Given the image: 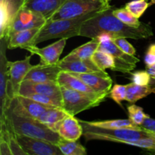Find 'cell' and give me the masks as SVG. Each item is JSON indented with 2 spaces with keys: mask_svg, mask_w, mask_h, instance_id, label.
<instances>
[{
  "mask_svg": "<svg viewBox=\"0 0 155 155\" xmlns=\"http://www.w3.org/2000/svg\"><path fill=\"white\" fill-rule=\"evenodd\" d=\"M89 124L96 127H103V128L118 129V128H139V126L132 122L131 120L129 119H120V120H104V121H87Z\"/></svg>",
  "mask_w": 155,
  "mask_h": 155,
  "instance_id": "cell-26",
  "label": "cell"
},
{
  "mask_svg": "<svg viewBox=\"0 0 155 155\" xmlns=\"http://www.w3.org/2000/svg\"><path fill=\"white\" fill-rule=\"evenodd\" d=\"M61 71L58 64L45 65L39 63L30 69L24 80L35 83H57L58 77Z\"/></svg>",
  "mask_w": 155,
  "mask_h": 155,
  "instance_id": "cell-15",
  "label": "cell"
},
{
  "mask_svg": "<svg viewBox=\"0 0 155 155\" xmlns=\"http://www.w3.org/2000/svg\"><path fill=\"white\" fill-rule=\"evenodd\" d=\"M70 116L69 114L61 107H49L39 118V120L49 127L53 131L57 132L62 121Z\"/></svg>",
  "mask_w": 155,
  "mask_h": 155,
  "instance_id": "cell-22",
  "label": "cell"
},
{
  "mask_svg": "<svg viewBox=\"0 0 155 155\" xmlns=\"http://www.w3.org/2000/svg\"><path fill=\"white\" fill-rule=\"evenodd\" d=\"M140 127L155 136V119L150 117L149 115L145 118V120Z\"/></svg>",
  "mask_w": 155,
  "mask_h": 155,
  "instance_id": "cell-38",
  "label": "cell"
},
{
  "mask_svg": "<svg viewBox=\"0 0 155 155\" xmlns=\"http://www.w3.org/2000/svg\"><path fill=\"white\" fill-rule=\"evenodd\" d=\"M8 39H0V124L6 120L5 113L12 100L8 96V61L6 57Z\"/></svg>",
  "mask_w": 155,
  "mask_h": 155,
  "instance_id": "cell-8",
  "label": "cell"
},
{
  "mask_svg": "<svg viewBox=\"0 0 155 155\" xmlns=\"http://www.w3.org/2000/svg\"><path fill=\"white\" fill-rule=\"evenodd\" d=\"M30 93L47 95L62 101L61 89L58 83H35L24 80L20 86L18 95H25Z\"/></svg>",
  "mask_w": 155,
  "mask_h": 155,
  "instance_id": "cell-14",
  "label": "cell"
},
{
  "mask_svg": "<svg viewBox=\"0 0 155 155\" xmlns=\"http://www.w3.org/2000/svg\"><path fill=\"white\" fill-rule=\"evenodd\" d=\"M98 38L100 40L98 50L105 51L114 56L115 59V67L112 71H120L124 74L130 73L135 69L139 59L135 55H130L123 51L113 41L110 36L101 35Z\"/></svg>",
  "mask_w": 155,
  "mask_h": 155,
  "instance_id": "cell-7",
  "label": "cell"
},
{
  "mask_svg": "<svg viewBox=\"0 0 155 155\" xmlns=\"http://www.w3.org/2000/svg\"><path fill=\"white\" fill-rule=\"evenodd\" d=\"M79 121L83 127V136L86 142L91 140L109 141L127 145L130 142L154 136L141 127L139 128H103L91 125L87 121L81 120Z\"/></svg>",
  "mask_w": 155,
  "mask_h": 155,
  "instance_id": "cell-3",
  "label": "cell"
},
{
  "mask_svg": "<svg viewBox=\"0 0 155 155\" xmlns=\"http://www.w3.org/2000/svg\"><path fill=\"white\" fill-rule=\"evenodd\" d=\"M146 71L149 73L150 75H151L153 78L155 79V64L152 65V66L147 67Z\"/></svg>",
  "mask_w": 155,
  "mask_h": 155,
  "instance_id": "cell-39",
  "label": "cell"
},
{
  "mask_svg": "<svg viewBox=\"0 0 155 155\" xmlns=\"http://www.w3.org/2000/svg\"><path fill=\"white\" fill-rule=\"evenodd\" d=\"M33 54L26 56L25 58L16 61H8V96L11 100L18 95L20 86L24 78L34 65L30 63Z\"/></svg>",
  "mask_w": 155,
  "mask_h": 155,
  "instance_id": "cell-9",
  "label": "cell"
},
{
  "mask_svg": "<svg viewBox=\"0 0 155 155\" xmlns=\"http://www.w3.org/2000/svg\"><path fill=\"white\" fill-rule=\"evenodd\" d=\"M3 1H5V0H0V2H3Z\"/></svg>",
  "mask_w": 155,
  "mask_h": 155,
  "instance_id": "cell-41",
  "label": "cell"
},
{
  "mask_svg": "<svg viewBox=\"0 0 155 155\" xmlns=\"http://www.w3.org/2000/svg\"><path fill=\"white\" fill-rule=\"evenodd\" d=\"M151 93H155V79L148 85L140 86L134 83L127 84V98L126 101L134 104L139 100L145 98Z\"/></svg>",
  "mask_w": 155,
  "mask_h": 155,
  "instance_id": "cell-23",
  "label": "cell"
},
{
  "mask_svg": "<svg viewBox=\"0 0 155 155\" xmlns=\"http://www.w3.org/2000/svg\"><path fill=\"white\" fill-rule=\"evenodd\" d=\"M3 2H5L11 16L13 20L18 11L24 6L25 0H5Z\"/></svg>",
  "mask_w": 155,
  "mask_h": 155,
  "instance_id": "cell-36",
  "label": "cell"
},
{
  "mask_svg": "<svg viewBox=\"0 0 155 155\" xmlns=\"http://www.w3.org/2000/svg\"><path fill=\"white\" fill-rule=\"evenodd\" d=\"M5 117L7 123L17 134L40 139L52 142L55 145L60 141V135L39 120L18 115L9 108L6 110Z\"/></svg>",
  "mask_w": 155,
  "mask_h": 155,
  "instance_id": "cell-4",
  "label": "cell"
},
{
  "mask_svg": "<svg viewBox=\"0 0 155 155\" xmlns=\"http://www.w3.org/2000/svg\"><path fill=\"white\" fill-rule=\"evenodd\" d=\"M108 97L122 107V101L127 98V85L115 84L111 88Z\"/></svg>",
  "mask_w": 155,
  "mask_h": 155,
  "instance_id": "cell-32",
  "label": "cell"
},
{
  "mask_svg": "<svg viewBox=\"0 0 155 155\" xmlns=\"http://www.w3.org/2000/svg\"><path fill=\"white\" fill-rule=\"evenodd\" d=\"M57 83L60 86L68 88V89H74V90L78 91V92H83V93L88 94V95H92V96L98 97V98L105 99L107 95L99 94L95 92L93 89L88 86L86 83L82 81L80 79L77 77L76 76L73 75L71 73L67 71H61L58 77Z\"/></svg>",
  "mask_w": 155,
  "mask_h": 155,
  "instance_id": "cell-17",
  "label": "cell"
},
{
  "mask_svg": "<svg viewBox=\"0 0 155 155\" xmlns=\"http://www.w3.org/2000/svg\"><path fill=\"white\" fill-rule=\"evenodd\" d=\"M113 41L123 51L126 52L127 54H130V55H136V48L127 41V38H114V39H113Z\"/></svg>",
  "mask_w": 155,
  "mask_h": 155,
  "instance_id": "cell-35",
  "label": "cell"
},
{
  "mask_svg": "<svg viewBox=\"0 0 155 155\" xmlns=\"http://www.w3.org/2000/svg\"><path fill=\"white\" fill-rule=\"evenodd\" d=\"M130 80L132 82L137 85L145 86L148 85L153 80V77L150 75L147 71H137L131 74Z\"/></svg>",
  "mask_w": 155,
  "mask_h": 155,
  "instance_id": "cell-34",
  "label": "cell"
},
{
  "mask_svg": "<svg viewBox=\"0 0 155 155\" xmlns=\"http://www.w3.org/2000/svg\"><path fill=\"white\" fill-rule=\"evenodd\" d=\"M110 0H67L50 20L81 17L110 7Z\"/></svg>",
  "mask_w": 155,
  "mask_h": 155,
  "instance_id": "cell-5",
  "label": "cell"
},
{
  "mask_svg": "<svg viewBox=\"0 0 155 155\" xmlns=\"http://www.w3.org/2000/svg\"><path fill=\"white\" fill-rule=\"evenodd\" d=\"M154 4H155V0H151V1L149 2V6L152 5Z\"/></svg>",
  "mask_w": 155,
  "mask_h": 155,
  "instance_id": "cell-40",
  "label": "cell"
},
{
  "mask_svg": "<svg viewBox=\"0 0 155 155\" xmlns=\"http://www.w3.org/2000/svg\"><path fill=\"white\" fill-rule=\"evenodd\" d=\"M62 108L71 116L99 105L104 99L61 86Z\"/></svg>",
  "mask_w": 155,
  "mask_h": 155,
  "instance_id": "cell-6",
  "label": "cell"
},
{
  "mask_svg": "<svg viewBox=\"0 0 155 155\" xmlns=\"http://www.w3.org/2000/svg\"><path fill=\"white\" fill-rule=\"evenodd\" d=\"M144 62L146 67L155 64V43L151 44L147 49L144 58Z\"/></svg>",
  "mask_w": 155,
  "mask_h": 155,
  "instance_id": "cell-37",
  "label": "cell"
},
{
  "mask_svg": "<svg viewBox=\"0 0 155 155\" xmlns=\"http://www.w3.org/2000/svg\"><path fill=\"white\" fill-rule=\"evenodd\" d=\"M63 155H86V150L84 146L77 141H70L61 137L57 144Z\"/></svg>",
  "mask_w": 155,
  "mask_h": 155,
  "instance_id": "cell-25",
  "label": "cell"
},
{
  "mask_svg": "<svg viewBox=\"0 0 155 155\" xmlns=\"http://www.w3.org/2000/svg\"><path fill=\"white\" fill-rule=\"evenodd\" d=\"M39 29L40 28L30 29V30H22L12 33L9 36L8 48V49H14L17 48H24L25 47L31 45L35 36L39 31Z\"/></svg>",
  "mask_w": 155,
  "mask_h": 155,
  "instance_id": "cell-24",
  "label": "cell"
},
{
  "mask_svg": "<svg viewBox=\"0 0 155 155\" xmlns=\"http://www.w3.org/2000/svg\"><path fill=\"white\" fill-rule=\"evenodd\" d=\"M114 8L115 6H110L86 21L82 25L80 36L94 39L101 35H107L112 39L124 37L138 40L148 39L154 35L152 27L149 24L142 23L139 27L124 24L114 15Z\"/></svg>",
  "mask_w": 155,
  "mask_h": 155,
  "instance_id": "cell-1",
  "label": "cell"
},
{
  "mask_svg": "<svg viewBox=\"0 0 155 155\" xmlns=\"http://www.w3.org/2000/svg\"><path fill=\"white\" fill-rule=\"evenodd\" d=\"M58 133L63 139L70 141H77L83 134V129L79 120L74 116H68L60 124Z\"/></svg>",
  "mask_w": 155,
  "mask_h": 155,
  "instance_id": "cell-19",
  "label": "cell"
},
{
  "mask_svg": "<svg viewBox=\"0 0 155 155\" xmlns=\"http://www.w3.org/2000/svg\"><path fill=\"white\" fill-rule=\"evenodd\" d=\"M127 145L139 147L150 152L155 153V136H148V137L143 138L139 140L133 141V142H128Z\"/></svg>",
  "mask_w": 155,
  "mask_h": 155,
  "instance_id": "cell-33",
  "label": "cell"
},
{
  "mask_svg": "<svg viewBox=\"0 0 155 155\" xmlns=\"http://www.w3.org/2000/svg\"><path fill=\"white\" fill-rule=\"evenodd\" d=\"M46 22L47 20L40 14L22 7L12 20L9 30V36L16 32L41 28Z\"/></svg>",
  "mask_w": 155,
  "mask_h": 155,
  "instance_id": "cell-11",
  "label": "cell"
},
{
  "mask_svg": "<svg viewBox=\"0 0 155 155\" xmlns=\"http://www.w3.org/2000/svg\"><path fill=\"white\" fill-rule=\"evenodd\" d=\"M58 64L60 66L62 71L69 73L77 74H92V73H102L104 71L100 69L92 58L77 60L73 61L62 62L59 61Z\"/></svg>",
  "mask_w": 155,
  "mask_h": 155,
  "instance_id": "cell-20",
  "label": "cell"
},
{
  "mask_svg": "<svg viewBox=\"0 0 155 155\" xmlns=\"http://www.w3.org/2000/svg\"><path fill=\"white\" fill-rule=\"evenodd\" d=\"M149 7V2L147 0H133L127 3L125 8L136 18H140L147 8Z\"/></svg>",
  "mask_w": 155,
  "mask_h": 155,
  "instance_id": "cell-29",
  "label": "cell"
},
{
  "mask_svg": "<svg viewBox=\"0 0 155 155\" xmlns=\"http://www.w3.org/2000/svg\"><path fill=\"white\" fill-rule=\"evenodd\" d=\"M8 108L18 115L38 120L49 107L30 98L18 95L12 100Z\"/></svg>",
  "mask_w": 155,
  "mask_h": 155,
  "instance_id": "cell-12",
  "label": "cell"
},
{
  "mask_svg": "<svg viewBox=\"0 0 155 155\" xmlns=\"http://www.w3.org/2000/svg\"><path fill=\"white\" fill-rule=\"evenodd\" d=\"M71 74L80 79L96 92L106 95L108 97L113 81L110 76L105 71L102 73H92V74H77V73H71Z\"/></svg>",
  "mask_w": 155,
  "mask_h": 155,
  "instance_id": "cell-16",
  "label": "cell"
},
{
  "mask_svg": "<svg viewBox=\"0 0 155 155\" xmlns=\"http://www.w3.org/2000/svg\"><path fill=\"white\" fill-rule=\"evenodd\" d=\"M5 123L8 127V140L9 145H10L11 150H12V155H27L18 142L16 133L12 130V128L6 120Z\"/></svg>",
  "mask_w": 155,
  "mask_h": 155,
  "instance_id": "cell-30",
  "label": "cell"
},
{
  "mask_svg": "<svg viewBox=\"0 0 155 155\" xmlns=\"http://www.w3.org/2000/svg\"><path fill=\"white\" fill-rule=\"evenodd\" d=\"M66 42L67 39H60V40L53 42L44 48H38L36 45H30L25 47L24 49L30 51L31 54L39 56L40 58V64H57L60 61V56L63 52Z\"/></svg>",
  "mask_w": 155,
  "mask_h": 155,
  "instance_id": "cell-13",
  "label": "cell"
},
{
  "mask_svg": "<svg viewBox=\"0 0 155 155\" xmlns=\"http://www.w3.org/2000/svg\"><path fill=\"white\" fill-rule=\"evenodd\" d=\"M99 44L100 40L98 38L92 39V40L89 41V42H86V43L83 44V45L79 46L78 48L73 50L68 55L62 58L61 61L68 62L73 61L91 58L94 53L98 50Z\"/></svg>",
  "mask_w": 155,
  "mask_h": 155,
  "instance_id": "cell-21",
  "label": "cell"
},
{
  "mask_svg": "<svg viewBox=\"0 0 155 155\" xmlns=\"http://www.w3.org/2000/svg\"><path fill=\"white\" fill-rule=\"evenodd\" d=\"M127 110H128L129 118L131 120L133 124H136V126H139V127L142 125L145 118L148 116L144 112L142 107L134 104L128 106Z\"/></svg>",
  "mask_w": 155,
  "mask_h": 155,
  "instance_id": "cell-31",
  "label": "cell"
},
{
  "mask_svg": "<svg viewBox=\"0 0 155 155\" xmlns=\"http://www.w3.org/2000/svg\"><path fill=\"white\" fill-rule=\"evenodd\" d=\"M66 1L67 0H25L23 8L40 14L48 21Z\"/></svg>",
  "mask_w": 155,
  "mask_h": 155,
  "instance_id": "cell-18",
  "label": "cell"
},
{
  "mask_svg": "<svg viewBox=\"0 0 155 155\" xmlns=\"http://www.w3.org/2000/svg\"><path fill=\"white\" fill-rule=\"evenodd\" d=\"M114 15L120 20L121 21L127 25L132 26V27H140L143 22H141L139 21V18H136V16L133 15L131 12H129L125 7L121 8H115L114 10Z\"/></svg>",
  "mask_w": 155,
  "mask_h": 155,
  "instance_id": "cell-28",
  "label": "cell"
},
{
  "mask_svg": "<svg viewBox=\"0 0 155 155\" xmlns=\"http://www.w3.org/2000/svg\"><path fill=\"white\" fill-rule=\"evenodd\" d=\"M100 12L85 15L81 17L64 19L48 20L39 29L35 36L31 45H36L40 42L52 39H69L74 36H80L82 25L86 21L95 16Z\"/></svg>",
  "mask_w": 155,
  "mask_h": 155,
  "instance_id": "cell-2",
  "label": "cell"
},
{
  "mask_svg": "<svg viewBox=\"0 0 155 155\" xmlns=\"http://www.w3.org/2000/svg\"><path fill=\"white\" fill-rule=\"evenodd\" d=\"M91 58L102 71H105L106 69L113 70L115 67V59L114 56L105 51L97 50Z\"/></svg>",
  "mask_w": 155,
  "mask_h": 155,
  "instance_id": "cell-27",
  "label": "cell"
},
{
  "mask_svg": "<svg viewBox=\"0 0 155 155\" xmlns=\"http://www.w3.org/2000/svg\"><path fill=\"white\" fill-rule=\"evenodd\" d=\"M16 136L27 155H63L58 146L52 142L17 133Z\"/></svg>",
  "mask_w": 155,
  "mask_h": 155,
  "instance_id": "cell-10",
  "label": "cell"
}]
</instances>
